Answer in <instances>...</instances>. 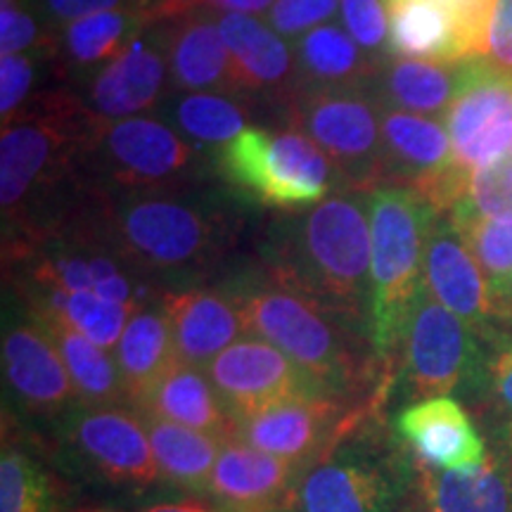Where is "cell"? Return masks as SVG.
<instances>
[{"label":"cell","mask_w":512,"mask_h":512,"mask_svg":"<svg viewBox=\"0 0 512 512\" xmlns=\"http://www.w3.org/2000/svg\"><path fill=\"white\" fill-rule=\"evenodd\" d=\"M361 192L332 195L273 219L261 242L264 273L368 335L370 202Z\"/></svg>","instance_id":"6da1fadb"},{"label":"cell","mask_w":512,"mask_h":512,"mask_svg":"<svg viewBox=\"0 0 512 512\" xmlns=\"http://www.w3.org/2000/svg\"><path fill=\"white\" fill-rule=\"evenodd\" d=\"M102 119L69 91L31 95L0 136V207L17 230L48 211L69 185L88 181L86 157Z\"/></svg>","instance_id":"7a4b0ae2"},{"label":"cell","mask_w":512,"mask_h":512,"mask_svg":"<svg viewBox=\"0 0 512 512\" xmlns=\"http://www.w3.org/2000/svg\"><path fill=\"white\" fill-rule=\"evenodd\" d=\"M247 335L273 344L325 394L347 401L373 380L370 337L302 294L261 278H242L228 290Z\"/></svg>","instance_id":"3957f363"},{"label":"cell","mask_w":512,"mask_h":512,"mask_svg":"<svg viewBox=\"0 0 512 512\" xmlns=\"http://www.w3.org/2000/svg\"><path fill=\"white\" fill-rule=\"evenodd\" d=\"M238 221L211 202H188L174 192L110 200L102 245L145 273L200 271L238 240Z\"/></svg>","instance_id":"277c9868"},{"label":"cell","mask_w":512,"mask_h":512,"mask_svg":"<svg viewBox=\"0 0 512 512\" xmlns=\"http://www.w3.org/2000/svg\"><path fill=\"white\" fill-rule=\"evenodd\" d=\"M370 202L368 337L389 363L403 347L408 318L422 290L425 242L439 211L406 185H382Z\"/></svg>","instance_id":"5b68a950"},{"label":"cell","mask_w":512,"mask_h":512,"mask_svg":"<svg viewBox=\"0 0 512 512\" xmlns=\"http://www.w3.org/2000/svg\"><path fill=\"white\" fill-rule=\"evenodd\" d=\"M415 489L413 456L380 432L347 430L306 467L290 512H401Z\"/></svg>","instance_id":"8992f818"},{"label":"cell","mask_w":512,"mask_h":512,"mask_svg":"<svg viewBox=\"0 0 512 512\" xmlns=\"http://www.w3.org/2000/svg\"><path fill=\"white\" fill-rule=\"evenodd\" d=\"M219 171L252 200L280 211L309 209L342 188L330 157L297 128H245L219 150Z\"/></svg>","instance_id":"52a82bcc"},{"label":"cell","mask_w":512,"mask_h":512,"mask_svg":"<svg viewBox=\"0 0 512 512\" xmlns=\"http://www.w3.org/2000/svg\"><path fill=\"white\" fill-rule=\"evenodd\" d=\"M287 112L292 126L330 157L344 190L370 195L387 185L382 102L373 86L302 88Z\"/></svg>","instance_id":"ba28073f"},{"label":"cell","mask_w":512,"mask_h":512,"mask_svg":"<svg viewBox=\"0 0 512 512\" xmlns=\"http://www.w3.org/2000/svg\"><path fill=\"white\" fill-rule=\"evenodd\" d=\"M195 166V150L174 128L147 117L102 121L86 157V174L124 197L176 192Z\"/></svg>","instance_id":"9c48e42d"},{"label":"cell","mask_w":512,"mask_h":512,"mask_svg":"<svg viewBox=\"0 0 512 512\" xmlns=\"http://www.w3.org/2000/svg\"><path fill=\"white\" fill-rule=\"evenodd\" d=\"M465 320L441 306L422 285L403 335V377L415 401L482 384L484 351Z\"/></svg>","instance_id":"30bf717a"},{"label":"cell","mask_w":512,"mask_h":512,"mask_svg":"<svg viewBox=\"0 0 512 512\" xmlns=\"http://www.w3.org/2000/svg\"><path fill=\"white\" fill-rule=\"evenodd\" d=\"M62 434L86 470L124 489H145L159 477L143 415L124 406H76Z\"/></svg>","instance_id":"8fae6325"},{"label":"cell","mask_w":512,"mask_h":512,"mask_svg":"<svg viewBox=\"0 0 512 512\" xmlns=\"http://www.w3.org/2000/svg\"><path fill=\"white\" fill-rule=\"evenodd\" d=\"M233 420L249 418L280 403L328 396L283 351L264 339H240L204 368ZM332 399V396H328Z\"/></svg>","instance_id":"7c38bea8"},{"label":"cell","mask_w":512,"mask_h":512,"mask_svg":"<svg viewBox=\"0 0 512 512\" xmlns=\"http://www.w3.org/2000/svg\"><path fill=\"white\" fill-rule=\"evenodd\" d=\"M453 171L467 178L512 145V76L484 60H467L460 93L444 114Z\"/></svg>","instance_id":"4fadbf2b"},{"label":"cell","mask_w":512,"mask_h":512,"mask_svg":"<svg viewBox=\"0 0 512 512\" xmlns=\"http://www.w3.org/2000/svg\"><path fill=\"white\" fill-rule=\"evenodd\" d=\"M3 375L12 401L31 418L64 420L79 406L60 351L34 313L5 323Z\"/></svg>","instance_id":"5bb4252c"},{"label":"cell","mask_w":512,"mask_h":512,"mask_svg":"<svg viewBox=\"0 0 512 512\" xmlns=\"http://www.w3.org/2000/svg\"><path fill=\"white\" fill-rule=\"evenodd\" d=\"M347 430H351V418L344 415L342 401L311 396L233 420L230 439L309 467Z\"/></svg>","instance_id":"9a60e30c"},{"label":"cell","mask_w":512,"mask_h":512,"mask_svg":"<svg viewBox=\"0 0 512 512\" xmlns=\"http://www.w3.org/2000/svg\"><path fill=\"white\" fill-rule=\"evenodd\" d=\"M422 283L441 306L465 320L482 339L494 335L498 309L489 280L446 214H437L425 242Z\"/></svg>","instance_id":"2e32d148"},{"label":"cell","mask_w":512,"mask_h":512,"mask_svg":"<svg viewBox=\"0 0 512 512\" xmlns=\"http://www.w3.org/2000/svg\"><path fill=\"white\" fill-rule=\"evenodd\" d=\"M230 55V88L278 102L285 110L304 88L294 50L268 24L252 15L216 17Z\"/></svg>","instance_id":"e0dca14e"},{"label":"cell","mask_w":512,"mask_h":512,"mask_svg":"<svg viewBox=\"0 0 512 512\" xmlns=\"http://www.w3.org/2000/svg\"><path fill=\"white\" fill-rule=\"evenodd\" d=\"M304 470L306 465L226 439L204 496L219 512H290Z\"/></svg>","instance_id":"ac0fdd59"},{"label":"cell","mask_w":512,"mask_h":512,"mask_svg":"<svg viewBox=\"0 0 512 512\" xmlns=\"http://www.w3.org/2000/svg\"><path fill=\"white\" fill-rule=\"evenodd\" d=\"M171 83L162 36L138 34L100 67L88 86V110L102 121L138 117L164 98Z\"/></svg>","instance_id":"d6986e66"},{"label":"cell","mask_w":512,"mask_h":512,"mask_svg":"<svg viewBox=\"0 0 512 512\" xmlns=\"http://www.w3.org/2000/svg\"><path fill=\"white\" fill-rule=\"evenodd\" d=\"M415 491L427 512H512V437L496 441L482 465L439 470L413 456Z\"/></svg>","instance_id":"ffe728a7"},{"label":"cell","mask_w":512,"mask_h":512,"mask_svg":"<svg viewBox=\"0 0 512 512\" xmlns=\"http://www.w3.org/2000/svg\"><path fill=\"white\" fill-rule=\"evenodd\" d=\"M396 432L415 458L439 470H467L482 465L486 448L470 415L451 396H434L403 408Z\"/></svg>","instance_id":"44dd1931"},{"label":"cell","mask_w":512,"mask_h":512,"mask_svg":"<svg viewBox=\"0 0 512 512\" xmlns=\"http://www.w3.org/2000/svg\"><path fill=\"white\" fill-rule=\"evenodd\" d=\"M382 143L387 185H406L422 197L453 166L448 131L437 119L382 105Z\"/></svg>","instance_id":"7402d4cb"},{"label":"cell","mask_w":512,"mask_h":512,"mask_svg":"<svg viewBox=\"0 0 512 512\" xmlns=\"http://www.w3.org/2000/svg\"><path fill=\"white\" fill-rule=\"evenodd\" d=\"M159 306L169 318L178 361L192 368H207L245 332L238 304L228 292L204 287L164 292Z\"/></svg>","instance_id":"603a6c76"},{"label":"cell","mask_w":512,"mask_h":512,"mask_svg":"<svg viewBox=\"0 0 512 512\" xmlns=\"http://www.w3.org/2000/svg\"><path fill=\"white\" fill-rule=\"evenodd\" d=\"M162 43L171 83L185 91L230 88V55L219 22L209 10H188L162 24Z\"/></svg>","instance_id":"cb8c5ba5"},{"label":"cell","mask_w":512,"mask_h":512,"mask_svg":"<svg viewBox=\"0 0 512 512\" xmlns=\"http://www.w3.org/2000/svg\"><path fill=\"white\" fill-rule=\"evenodd\" d=\"M389 55L458 64L472 60L463 29L439 0H387Z\"/></svg>","instance_id":"d4e9b609"},{"label":"cell","mask_w":512,"mask_h":512,"mask_svg":"<svg viewBox=\"0 0 512 512\" xmlns=\"http://www.w3.org/2000/svg\"><path fill=\"white\" fill-rule=\"evenodd\" d=\"M126 403L138 411L162 375L178 361L169 318L159 309H138L114 347Z\"/></svg>","instance_id":"484cf974"},{"label":"cell","mask_w":512,"mask_h":512,"mask_svg":"<svg viewBox=\"0 0 512 512\" xmlns=\"http://www.w3.org/2000/svg\"><path fill=\"white\" fill-rule=\"evenodd\" d=\"M138 413L155 415L223 441L230 439L233 432V418L216 394L214 384L183 361H176L166 370Z\"/></svg>","instance_id":"4316f807"},{"label":"cell","mask_w":512,"mask_h":512,"mask_svg":"<svg viewBox=\"0 0 512 512\" xmlns=\"http://www.w3.org/2000/svg\"><path fill=\"white\" fill-rule=\"evenodd\" d=\"M467 62L437 64L394 57L384 62L377 79L370 83L387 107H401L413 114H446L465 81Z\"/></svg>","instance_id":"83f0119b"},{"label":"cell","mask_w":512,"mask_h":512,"mask_svg":"<svg viewBox=\"0 0 512 512\" xmlns=\"http://www.w3.org/2000/svg\"><path fill=\"white\" fill-rule=\"evenodd\" d=\"M27 311L34 313L48 330V335L53 337L67 373L72 377L76 394H79V406H124V384H121L117 361L107 354V349L81 335L60 313Z\"/></svg>","instance_id":"f1b7e54d"},{"label":"cell","mask_w":512,"mask_h":512,"mask_svg":"<svg viewBox=\"0 0 512 512\" xmlns=\"http://www.w3.org/2000/svg\"><path fill=\"white\" fill-rule=\"evenodd\" d=\"M294 55L304 88L370 86L382 69V64L337 24H320L304 34Z\"/></svg>","instance_id":"f546056e"},{"label":"cell","mask_w":512,"mask_h":512,"mask_svg":"<svg viewBox=\"0 0 512 512\" xmlns=\"http://www.w3.org/2000/svg\"><path fill=\"white\" fill-rule=\"evenodd\" d=\"M140 415H143L152 453H155L159 477L181 489L207 494L223 439L155 418V415Z\"/></svg>","instance_id":"4dcf8cb0"},{"label":"cell","mask_w":512,"mask_h":512,"mask_svg":"<svg viewBox=\"0 0 512 512\" xmlns=\"http://www.w3.org/2000/svg\"><path fill=\"white\" fill-rule=\"evenodd\" d=\"M145 27H150V19L143 15L95 12L62 27L60 50L69 67L100 69V64L105 67L133 38L143 34Z\"/></svg>","instance_id":"1f68e13d"},{"label":"cell","mask_w":512,"mask_h":512,"mask_svg":"<svg viewBox=\"0 0 512 512\" xmlns=\"http://www.w3.org/2000/svg\"><path fill=\"white\" fill-rule=\"evenodd\" d=\"M0 512H57L46 467L8 437L0 456Z\"/></svg>","instance_id":"d6a6232c"},{"label":"cell","mask_w":512,"mask_h":512,"mask_svg":"<svg viewBox=\"0 0 512 512\" xmlns=\"http://www.w3.org/2000/svg\"><path fill=\"white\" fill-rule=\"evenodd\" d=\"M448 219H512V145L467 176Z\"/></svg>","instance_id":"836d02e7"},{"label":"cell","mask_w":512,"mask_h":512,"mask_svg":"<svg viewBox=\"0 0 512 512\" xmlns=\"http://www.w3.org/2000/svg\"><path fill=\"white\" fill-rule=\"evenodd\" d=\"M176 121L185 136L204 145L223 147L238 138L247 126V112L240 102L214 93L183 95L174 107Z\"/></svg>","instance_id":"e575fe53"},{"label":"cell","mask_w":512,"mask_h":512,"mask_svg":"<svg viewBox=\"0 0 512 512\" xmlns=\"http://www.w3.org/2000/svg\"><path fill=\"white\" fill-rule=\"evenodd\" d=\"M451 223L489 280L498 309L512 280V219H451Z\"/></svg>","instance_id":"d590c367"},{"label":"cell","mask_w":512,"mask_h":512,"mask_svg":"<svg viewBox=\"0 0 512 512\" xmlns=\"http://www.w3.org/2000/svg\"><path fill=\"white\" fill-rule=\"evenodd\" d=\"M0 50L3 55H22L24 50H31L36 57H55L60 53V36L53 27H41L17 0H0Z\"/></svg>","instance_id":"8d00e7d4"},{"label":"cell","mask_w":512,"mask_h":512,"mask_svg":"<svg viewBox=\"0 0 512 512\" xmlns=\"http://www.w3.org/2000/svg\"><path fill=\"white\" fill-rule=\"evenodd\" d=\"M339 15L344 19L347 34L370 57L384 55L389 48L387 0H342Z\"/></svg>","instance_id":"74e56055"},{"label":"cell","mask_w":512,"mask_h":512,"mask_svg":"<svg viewBox=\"0 0 512 512\" xmlns=\"http://www.w3.org/2000/svg\"><path fill=\"white\" fill-rule=\"evenodd\" d=\"M36 81V60L27 55H0V114L3 126L12 124L31 100Z\"/></svg>","instance_id":"f35d334b"},{"label":"cell","mask_w":512,"mask_h":512,"mask_svg":"<svg viewBox=\"0 0 512 512\" xmlns=\"http://www.w3.org/2000/svg\"><path fill=\"white\" fill-rule=\"evenodd\" d=\"M482 384L494 406L510 420L512 427V335L494 332L484 354Z\"/></svg>","instance_id":"ab89813d"},{"label":"cell","mask_w":512,"mask_h":512,"mask_svg":"<svg viewBox=\"0 0 512 512\" xmlns=\"http://www.w3.org/2000/svg\"><path fill=\"white\" fill-rule=\"evenodd\" d=\"M162 0H43V15L53 27H67L74 19L95 15V12H133L155 24V10Z\"/></svg>","instance_id":"60d3db41"},{"label":"cell","mask_w":512,"mask_h":512,"mask_svg":"<svg viewBox=\"0 0 512 512\" xmlns=\"http://www.w3.org/2000/svg\"><path fill=\"white\" fill-rule=\"evenodd\" d=\"M342 0H275L268 27L283 36H304L335 15Z\"/></svg>","instance_id":"b9f144b4"},{"label":"cell","mask_w":512,"mask_h":512,"mask_svg":"<svg viewBox=\"0 0 512 512\" xmlns=\"http://www.w3.org/2000/svg\"><path fill=\"white\" fill-rule=\"evenodd\" d=\"M484 60L498 74L512 76V0H496L486 29Z\"/></svg>","instance_id":"7bdbcfd3"},{"label":"cell","mask_w":512,"mask_h":512,"mask_svg":"<svg viewBox=\"0 0 512 512\" xmlns=\"http://www.w3.org/2000/svg\"><path fill=\"white\" fill-rule=\"evenodd\" d=\"M439 3L451 10L453 17L458 19L472 60L482 57L486 29H489V17L496 0H439Z\"/></svg>","instance_id":"ee69618b"},{"label":"cell","mask_w":512,"mask_h":512,"mask_svg":"<svg viewBox=\"0 0 512 512\" xmlns=\"http://www.w3.org/2000/svg\"><path fill=\"white\" fill-rule=\"evenodd\" d=\"M98 297L107 299V302H114V304H136V297H133V287H131V280L126 278L124 273L114 275V278L105 280V283H100L98 287L93 290Z\"/></svg>","instance_id":"f6af8a7d"},{"label":"cell","mask_w":512,"mask_h":512,"mask_svg":"<svg viewBox=\"0 0 512 512\" xmlns=\"http://www.w3.org/2000/svg\"><path fill=\"white\" fill-rule=\"evenodd\" d=\"M138 512H219V510H216L209 501H200V498H181V501L152 503Z\"/></svg>","instance_id":"bcb514c9"},{"label":"cell","mask_w":512,"mask_h":512,"mask_svg":"<svg viewBox=\"0 0 512 512\" xmlns=\"http://www.w3.org/2000/svg\"><path fill=\"white\" fill-rule=\"evenodd\" d=\"M498 316H501V323L505 320H512V280L508 285V290H505L501 304H498Z\"/></svg>","instance_id":"7dc6e473"},{"label":"cell","mask_w":512,"mask_h":512,"mask_svg":"<svg viewBox=\"0 0 512 512\" xmlns=\"http://www.w3.org/2000/svg\"><path fill=\"white\" fill-rule=\"evenodd\" d=\"M510 437H512V427H510Z\"/></svg>","instance_id":"c3c4849f"}]
</instances>
